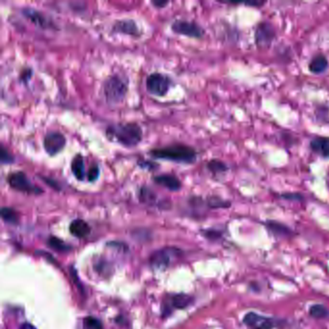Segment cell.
<instances>
[{
  "label": "cell",
  "mask_w": 329,
  "mask_h": 329,
  "mask_svg": "<svg viewBox=\"0 0 329 329\" xmlns=\"http://www.w3.org/2000/svg\"><path fill=\"white\" fill-rule=\"evenodd\" d=\"M105 135L109 141L126 148H134L141 143L143 131L137 123H117L106 128Z\"/></svg>",
  "instance_id": "obj_1"
},
{
  "label": "cell",
  "mask_w": 329,
  "mask_h": 329,
  "mask_svg": "<svg viewBox=\"0 0 329 329\" xmlns=\"http://www.w3.org/2000/svg\"><path fill=\"white\" fill-rule=\"evenodd\" d=\"M151 157L157 160H167L179 164H193L197 160V152L185 144H172L161 148H154L149 152Z\"/></svg>",
  "instance_id": "obj_2"
},
{
  "label": "cell",
  "mask_w": 329,
  "mask_h": 329,
  "mask_svg": "<svg viewBox=\"0 0 329 329\" xmlns=\"http://www.w3.org/2000/svg\"><path fill=\"white\" fill-rule=\"evenodd\" d=\"M129 92L128 82L119 75L107 76L103 84L105 102L110 105L122 104Z\"/></svg>",
  "instance_id": "obj_3"
},
{
  "label": "cell",
  "mask_w": 329,
  "mask_h": 329,
  "mask_svg": "<svg viewBox=\"0 0 329 329\" xmlns=\"http://www.w3.org/2000/svg\"><path fill=\"white\" fill-rule=\"evenodd\" d=\"M6 181L10 188L16 191L30 195H40L44 193V190L34 185L23 171H16L10 173L6 177Z\"/></svg>",
  "instance_id": "obj_4"
},
{
  "label": "cell",
  "mask_w": 329,
  "mask_h": 329,
  "mask_svg": "<svg viewBox=\"0 0 329 329\" xmlns=\"http://www.w3.org/2000/svg\"><path fill=\"white\" fill-rule=\"evenodd\" d=\"M173 85V80L171 76L162 73H152L147 76L145 86L148 93L156 97H164L168 94V92Z\"/></svg>",
  "instance_id": "obj_5"
},
{
  "label": "cell",
  "mask_w": 329,
  "mask_h": 329,
  "mask_svg": "<svg viewBox=\"0 0 329 329\" xmlns=\"http://www.w3.org/2000/svg\"><path fill=\"white\" fill-rule=\"evenodd\" d=\"M173 33L186 37L200 39L205 35V30L193 20L176 19L171 24Z\"/></svg>",
  "instance_id": "obj_6"
},
{
  "label": "cell",
  "mask_w": 329,
  "mask_h": 329,
  "mask_svg": "<svg viewBox=\"0 0 329 329\" xmlns=\"http://www.w3.org/2000/svg\"><path fill=\"white\" fill-rule=\"evenodd\" d=\"M67 139L63 133L59 132H48L44 137L43 146L49 157H55L65 149Z\"/></svg>",
  "instance_id": "obj_7"
},
{
  "label": "cell",
  "mask_w": 329,
  "mask_h": 329,
  "mask_svg": "<svg viewBox=\"0 0 329 329\" xmlns=\"http://www.w3.org/2000/svg\"><path fill=\"white\" fill-rule=\"evenodd\" d=\"M21 14L25 19H28L35 26L41 29L53 28L54 25L51 20L41 11L35 9L34 7H23Z\"/></svg>",
  "instance_id": "obj_8"
},
{
  "label": "cell",
  "mask_w": 329,
  "mask_h": 329,
  "mask_svg": "<svg viewBox=\"0 0 329 329\" xmlns=\"http://www.w3.org/2000/svg\"><path fill=\"white\" fill-rule=\"evenodd\" d=\"M275 38V30L270 22L263 21L259 23L255 31V42L260 47H268Z\"/></svg>",
  "instance_id": "obj_9"
},
{
  "label": "cell",
  "mask_w": 329,
  "mask_h": 329,
  "mask_svg": "<svg viewBox=\"0 0 329 329\" xmlns=\"http://www.w3.org/2000/svg\"><path fill=\"white\" fill-rule=\"evenodd\" d=\"M114 33L124 34L132 37H139L141 35L140 29L136 21L132 19H123L116 20L112 25Z\"/></svg>",
  "instance_id": "obj_10"
},
{
  "label": "cell",
  "mask_w": 329,
  "mask_h": 329,
  "mask_svg": "<svg viewBox=\"0 0 329 329\" xmlns=\"http://www.w3.org/2000/svg\"><path fill=\"white\" fill-rule=\"evenodd\" d=\"M244 322L247 326L257 329H273L276 326V320L264 318L254 312L247 313L244 318Z\"/></svg>",
  "instance_id": "obj_11"
},
{
  "label": "cell",
  "mask_w": 329,
  "mask_h": 329,
  "mask_svg": "<svg viewBox=\"0 0 329 329\" xmlns=\"http://www.w3.org/2000/svg\"><path fill=\"white\" fill-rule=\"evenodd\" d=\"M153 181L162 188H166L170 191L177 192L182 189V182L179 179V177L173 175V174H160L156 175L153 177Z\"/></svg>",
  "instance_id": "obj_12"
},
{
  "label": "cell",
  "mask_w": 329,
  "mask_h": 329,
  "mask_svg": "<svg viewBox=\"0 0 329 329\" xmlns=\"http://www.w3.org/2000/svg\"><path fill=\"white\" fill-rule=\"evenodd\" d=\"M71 171L76 181H78V182L84 181L85 177H86L84 158L80 153L75 154V157L73 158L72 162H71Z\"/></svg>",
  "instance_id": "obj_13"
},
{
  "label": "cell",
  "mask_w": 329,
  "mask_h": 329,
  "mask_svg": "<svg viewBox=\"0 0 329 329\" xmlns=\"http://www.w3.org/2000/svg\"><path fill=\"white\" fill-rule=\"evenodd\" d=\"M311 150L322 158H329L328 137H315L310 142Z\"/></svg>",
  "instance_id": "obj_14"
},
{
  "label": "cell",
  "mask_w": 329,
  "mask_h": 329,
  "mask_svg": "<svg viewBox=\"0 0 329 329\" xmlns=\"http://www.w3.org/2000/svg\"><path fill=\"white\" fill-rule=\"evenodd\" d=\"M70 232L76 237L82 238L90 234L91 228L83 219H75L70 224Z\"/></svg>",
  "instance_id": "obj_15"
},
{
  "label": "cell",
  "mask_w": 329,
  "mask_h": 329,
  "mask_svg": "<svg viewBox=\"0 0 329 329\" xmlns=\"http://www.w3.org/2000/svg\"><path fill=\"white\" fill-rule=\"evenodd\" d=\"M327 68H328V60L322 54L316 55L311 60L310 64H309V70H310L311 73L316 74V75H319V74L325 72Z\"/></svg>",
  "instance_id": "obj_16"
},
{
  "label": "cell",
  "mask_w": 329,
  "mask_h": 329,
  "mask_svg": "<svg viewBox=\"0 0 329 329\" xmlns=\"http://www.w3.org/2000/svg\"><path fill=\"white\" fill-rule=\"evenodd\" d=\"M170 256L165 250H160L152 255L151 263L157 268H161L169 264Z\"/></svg>",
  "instance_id": "obj_17"
},
{
  "label": "cell",
  "mask_w": 329,
  "mask_h": 329,
  "mask_svg": "<svg viewBox=\"0 0 329 329\" xmlns=\"http://www.w3.org/2000/svg\"><path fill=\"white\" fill-rule=\"evenodd\" d=\"M0 214H1V218L6 223L13 224V225L19 223V215H18V213L14 208L9 207H3L1 208Z\"/></svg>",
  "instance_id": "obj_18"
},
{
  "label": "cell",
  "mask_w": 329,
  "mask_h": 329,
  "mask_svg": "<svg viewBox=\"0 0 329 329\" xmlns=\"http://www.w3.org/2000/svg\"><path fill=\"white\" fill-rule=\"evenodd\" d=\"M207 168L214 175L224 174L229 170V167L225 162L219 160H211L207 161Z\"/></svg>",
  "instance_id": "obj_19"
},
{
  "label": "cell",
  "mask_w": 329,
  "mask_h": 329,
  "mask_svg": "<svg viewBox=\"0 0 329 329\" xmlns=\"http://www.w3.org/2000/svg\"><path fill=\"white\" fill-rule=\"evenodd\" d=\"M139 199L142 203L147 205H154L157 202L156 193L148 187H142L139 191Z\"/></svg>",
  "instance_id": "obj_20"
},
{
  "label": "cell",
  "mask_w": 329,
  "mask_h": 329,
  "mask_svg": "<svg viewBox=\"0 0 329 329\" xmlns=\"http://www.w3.org/2000/svg\"><path fill=\"white\" fill-rule=\"evenodd\" d=\"M191 302H192L191 296L187 294H178L172 298V305L178 309L187 308L191 304Z\"/></svg>",
  "instance_id": "obj_21"
},
{
  "label": "cell",
  "mask_w": 329,
  "mask_h": 329,
  "mask_svg": "<svg viewBox=\"0 0 329 329\" xmlns=\"http://www.w3.org/2000/svg\"><path fill=\"white\" fill-rule=\"evenodd\" d=\"M266 226L274 235H289L291 234V231L289 230V228L281 223H278L275 221H268L266 222Z\"/></svg>",
  "instance_id": "obj_22"
},
{
  "label": "cell",
  "mask_w": 329,
  "mask_h": 329,
  "mask_svg": "<svg viewBox=\"0 0 329 329\" xmlns=\"http://www.w3.org/2000/svg\"><path fill=\"white\" fill-rule=\"evenodd\" d=\"M309 313H310L311 317L318 319V320L325 319L328 317L329 315V311L323 305H320V304H316V305L311 306Z\"/></svg>",
  "instance_id": "obj_23"
},
{
  "label": "cell",
  "mask_w": 329,
  "mask_h": 329,
  "mask_svg": "<svg viewBox=\"0 0 329 329\" xmlns=\"http://www.w3.org/2000/svg\"><path fill=\"white\" fill-rule=\"evenodd\" d=\"M207 206L212 208H219V207H229L231 206V203L229 201L223 200L222 198L218 196H211L207 198Z\"/></svg>",
  "instance_id": "obj_24"
},
{
  "label": "cell",
  "mask_w": 329,
  "mask_h": 329,
  "mask_svg": "<svg viewBox=\"0 0 329 329\" xmlns=\"http://www.w3.org/2000/svg\"><path fill=\"white\" fill-rule=\"evenodd\" d=\"M15 161H16L15 157L3 145H1V147H0V162H1V164L8 165V164L15 163Z\"/></svg>",
  "instance_id": "obj_25"
},
{
  "label": "cell",
  "mask_w": 329,
  "mask_h": 329,
  "mask_svg": "<svg viewBox=\"0 0 329 329\" xmlns=\"http://www.w3.org/2000/svg\"><path fill=\"white\" fill-rule=\"evenodd\" d=\"M100 174H101V169L99 164L93 163L86 173V179L89 183H95L100 178Z\"/></svg>",
  "instance_id": "obj_26"
},
{
  "label": "cell",
  "mask_w": 329,
  "mask_h": 329,
  "mask_svg": "<svg viewBox=\"0 0 329 329\" xmlns=\"http://www.w3.org/2000/svg\"><path fill=\"white\" fill-rule=\"evenodd\" d=\"M48 245L55 249V250H58V251H68L71 249V247L69 245H67L64 242H62L61 240L57 238L55 236H51L49 237L48 240Z\"/></svg>",
  "instance_id": "obj_27"
},
{
  "label": "cell",
  "mask_w": 329,
  "mask_h": 329,
  "mask_svg": "<svg viewBox=\"0 0 329 329\" xmlns=\"http://www.w3.org/2000/svg\"><path fill=\"white\" fill-rule=\"evenodd\" d=\"M84 329H104L102 321L95 317H87L83 320Z\"/></svg>",
  "instance_id": "obj_28"
},
{
  "label": "cell",
  "mask_w": 329,
  "mask_h": 329,
  "mask_svg": "<svg viewBox=\"0 0 329 329\" xmlns=\"http://www.w3.org/2000/svg\"><path fill=\"white\" fill-rule=\"evenodd\" d=\"M229 4H245L246 6H252V7H262L265 4V1H260V0H251V1H230ZM227 3V4H228Z\"/></svg>",
  "instance_id": "obj_29"
},
{
  "label": "cell",
  "mask_w": 329,
  "mask_h": 329,
  "mask_svg": "<svg viewBox=\"0 0 329 329\" xmlns=\"http://www.w3.org/2000/svg\"><path fill=\"white\" fill-rule=\"evenodd\" d=\"M40 177H41V179L43 180L46 184H47L50 188L55 189L57 191L61 190L60 185L58 184V182H57L56 180L51 179V178H49V177H43V176H40Z\"/></svg>",
  "instance_id": "obj_30"
},
{
  "label": "cell",
  "mask_w": 329,
  "mask_h": 329,
  "mask_svg": "<svg viewBox=\"0 0 329 329\" xmlns=\"http://www.w3.org/2000/svg\"><path fill=\"white\" fill-rule=\"evenodd\" d=\"M32 73H33L32 69H24V70L21 72L20 75H19V79H20V81H21V82H24V83H27L29 79H30V78H31V76H32Z\"/></svg>",
  "instance_id": "obj_31"
},
{
  "label": "cell",
  "mask_w": 329,
  "mask_h": 329,
  "mask_svg": "<svg viewBox=\"0 0 329 329\" xmlns=\"http://www.w3.org/2000/svg\"><path fill=\"white\" fill-rule=\"evenodd\" d=\"M141 168L143 169L152 170L155 169L156 168V163L152 162V161H149V160H138V163H137Z\"/></svg>",
  "instance_id": "obj_32"
},
{
  "label": "cell",
  "mask_w": 329,
  "mask_h": 329,
  "mask_svg": "<svg viewBox=\"0 0 329 329\" xmlns=\"http://www.w3.org/2000/svg\"><path fill=\"white\" fill-rule=\"evenodd\" d=\"M151 4L155 7V8H158V9H162V8H165L168 4H169V1H163V0H155V1H151Z\"/></svg>",
  "instance_id": "obj_33"
},
{
  "label": "cell",
  "mask_w": 329,
  "mask_h": 329,
  "mask_svg": "<svg viewBox=\"0 0 329 329\" xmlns=\"http://www.w3.org/2000/svg\"><path fill=\"white\" fill-rule=\"evenodd\" d=\"M283 198H286V199H291V200H301L302 199V196L301 194H295V193H290V194H284L282 196Z\"/></svg>",
  "instance_id": "obj_34"
},
{
  "label": "cell",
  "mask_w": 329,
  "mask_h": 329,
  "mask_svg": "<svg viewBox=\"0 0 329 329\" xmlns=\"http://www.w3.org/2000/svg\"><path fill=\"white\" fill-rule=\"evenodd\" d=\"M20 329H37L34 325L30 324V323H23L21 326H20Z\"/></svg>",
  "instance_id": "obj_35"
},
{
  "label": "cell",
  "mask_w": 329,
  "mask_h": 329,
  "mask_svg": "<svg viewBox=\"0 0 329 329\" xmlns=\"http://www.w3.org/2000/svg\"><path fill=\"white\" fill-rule=\"evenodd\" d=\"M327 187H328L329 188V175L328 177H327Z\"/></svg>",
  "instance_id": "obj_36"
}]
</instances>
